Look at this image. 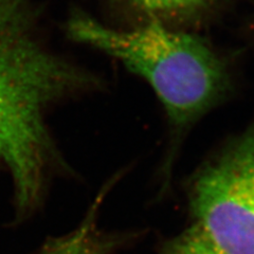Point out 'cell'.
<instances>
[{"mask_svg": "<svg viewBox=\"0 0 254 254\" xmlns=\"http://www.w3.org/2000/svg\"><path fill=\"white\" fill-rule=\"evenodd\" d=\"M31 0H0V159L20 210L41 194L52 142L44 110L87 85V76L52 53L34 31Z\"/></svg>", "mask_w": 254, "mask_h": 254, "instance_id": "6da1fadb", "label": "cell"}, {"mask_svg": "<svg viewBox=\"0 0 254 254\" xmlns=\"http://www.w3.org/2000/svg\"><path fill=\"white\" fill-rule=\"evenodd\" d=\"M68 33L74 41L120 60L144 78L161 101L177 138L229 89L225 63L208 45L158 20L118 31L78 16L69 22Z\"/></svg>", "mask_w": 254, "mask_h": 254, "instance_id": "7a4b0ae2", "label": "cell"}, {"mask_svg": "<svg viewBox=\"0 0 254 254\" xmlns=\"http://www.w3.org/2000/svg\"><path fill=\"white\" fill-rule=\"evenodd\" d=\"M194 225L227 254H254V126L190 179Z\"/></svg>", "mask_w": 254, "mask_h": 254, "instance_id": "3957f363", "label": "cell"}, {"mask_svg": "<svg viewBox=\"0 0 254 254\" xmlns=\"http://www.w3.org/2000/svg\"><path fill=\"white\" fill-rule=\"evenodd\" d=\"M150 19L162 23L196 17L218 0H126Z\"/></svg>", "mask_w": 254, "mask_h": 254, "instance_id": "277c9868", "label": "cell"}, {"mask_svg": "<svg viewBox=\"0 0 254 254\" xmlns=\"http://www.w3.org/2000/svg\"><path fill=\"white\" fill-rule=\"evenodd\" d=\"M160 254H227L195 226L165 242Z\"/></svg>", "mask_w": 254, "mask_h": 254, "instance_id": "5b68a950", "label": "cell"}]
</instances>
